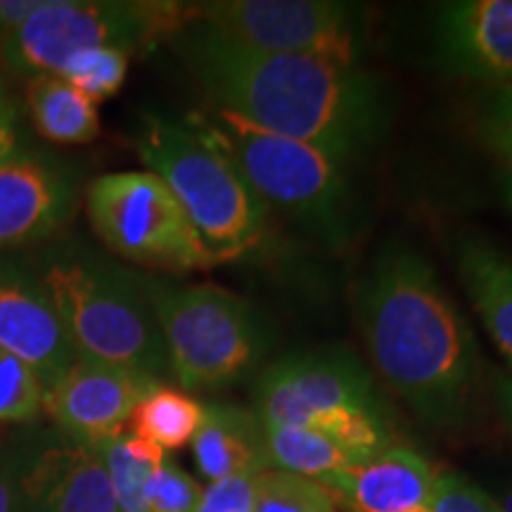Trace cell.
Segmentation results:
<instances>
[{"label": "cell", "instance_id": "6da1fadb", "mask_svg": "<svg viewBox=\"0 0 512 512\" xmlns=\"http://www.w3.org/2000/svg\"><path fill=\"white\" fill-rule=\"evenodd\" d=\"M183 34L185 62L209 105L309 143L342 164L380 136L387 110L382 83L358 64L264 53L197 24Z\"/></svg>", "mask_w": 512, "mask_h": 512}, {"label": "cell", "instance_id": "7a4b0ae2", "mask_svg": "<svg viewBox=\"0 0 512 512\" xmlns=\"http://www.w3.org/2000/svg\"><path fill=\"white\" fill-rule=\"evenodd\" d=\"M358 316L375 370L422 420L437 427L463 420L479 373L475 335L420 254L382 252Z\"/></svg>", "mask_w": 512, "mask_h": 512}, {"label": "cell", "instance_id": "3957f363", "mask_svg": "<svg viewBox=\"0 0 512 512\" xmlns=\"http://www.w3.org/2000/svg\"><path fill=\"white\" fill-rule=\"evenodd\" d=\"M136 152L174 192L211 264L240 259L261 240L266 204L240 169L190 117L183 121L147 114Z\"/></svg>", "mask_w": 512, "mask_h": 512}, {"label": "cell", "instance_id": "277c9868", "mask_svg": "<svg viewBox=\"0 0 512 512\" xmlns=\"http://www.w3.org/2000/svg\"><path fill=\"white\" fill-rule=\"evenodd\" d=\"M76 354L162 382L169 354L140 278L83 256H62L43 271Z\"/></svg>", "mask_w": 512, "mask_h": 512}, {"label": "cell", "instance_id": "5b68a950", "mask_svg": "<svg viewBox=\"0 0 512 512\" xmlns=\"http://www.w3.org/2000/svg\"><path fill=\"white\" fill-rule=\"evenodd\" d=\"M162 330L171 375L190 392L245 377L271 347L266 320L219 285H171L140 278Z\"/></svg>", "mask_w": 512, "mask_h": 512}, {"label": "cell", "instance_id": "8992f818", "mask_svg": "<svg viewBox=\"0 0 512 512\" xmlns=\"http://www.w3.org/2000/svg\"><path fill=\"white\" fill-rule=\"evenodd\" d=\"M207 138L240 169L264 204L342 238L349 230V185L342 162L302 140L264 131L238 114L209 105L190 114Z\"/></svg>", "mask_w": 512, "mask_h": 512}, {"label": "cell", "instance_id": "52a82bcc", "mask_svg": "<svg viewBox=\"0 0 512 512\" xmlns=\"http://www.w3.org/2000/svg\"><path fill=\"white\" fill-rule=\"evenodd\" d=\"M254 413L264 427L328 434L368 460L389 448L373 380L344 351H313L275 361L256 384Z\"/></svg>", "mask_w": 512, "mask_h": 512}, {"label": "cell", "instance_id": "ba28073f", "mask_svg": "<svg viewBox=\"0 0 512 512\" xmlns=\"http://www.w3.org/2000/svg\"><path fill=\"white\" fill-rule=\"evenodd\" d=\"M190 3L169 0H43V5L0 46L10 74L34 79L60 74L69 57L88 48H121L128 55L183 34Z\"/></svg>", "mask_w": 512, "mask_h": 512}, {"label": "cell", "instance_id": "9c48e42d", "mask_svg": "<svg viewBox=\"0 0 512 512\" xmlns=\"http://www.w3.org/2000/svg\"><path fill=\"white\" fill-rule=\"evenodd\" d=\"M86 214L98 238L133 264L174 273L214 266L174 192L150 171L95 178Z\"/></svg>", "mask_w": 512, "mask_h": 512}, {"label": "cell", "instance_id": "30bf717a", "mask_svg": "<svg viewBox=\"0 0 512 512\" xmlns=\"http://www.w3.org/2000/svg\"><path fill=\"white\" fill-rule=\"evenodd\" d=\"M211 34L264 50L356 64L363 50L358 10L330 0H216L192 5V22Z\"/></svg>", "mask_w": 512, "mask_h": 512}, {"label": "cell", "instance_id": "8fae6325", "mask_svg": "<svg viewBox=\"0 0 512 512\" xmlns=\"http://www.w3.org/2000/svg\"><path fill=\"white\" fill-rule=\"evenodd\" d=\"M0 349L38 377L43 392L79 361L41 275L0 254Z\"/></svg>", "mask_w": 512, "mask_h": 512}, {"label": "cell", "instance_id": "7c38bea8", "mask_svg": "<svg viewBox=\"0 0 512 512\" xmlns=\"http://www.w3.org/2000/svg\"><path fill=\"white\" fill-rule=\"evenodd\" d=\"M159 384L131 370L79 358L43 392V411L72 441L98 446L124 434L138 403Z\"/></svg>", "mask_w": 512, "mask_h": 512}, {"label": "cell", "instance_id": "4fadbf2b", "mask_svg": "<svg viewBox=\"0 0 512 512\" xmlns=\"http://www.w3.org/2000/svg\"><path fill=\"white\" fill-rule=\"evenodd\" d=\"M76 178L46 152L22 150L0 162V252L53 238L76 209Z\"/></svg>", "mask_w": 512, "mask_h": 512}, {"label": "cell", "instance_id": "5bb4252c", "mask_svg": "<svg viewBox=\"0 0 512 512\" xmlns=\"http://www.w3.org/2000/svg\"><path fill=\"white\" fill-rule=\"evenodd\" d=\"M437 36L441 57L456 74L512 86V0L446 3Z\"/></svg>", "mask_w": 512, "mask_h": 512}, {"label": "cell", "instance_id": "9a60e30c", "mask_svg": "<svg viewBox=\"0 0 512 512\" xmlns=\"http://www.w3.org/2000/svg\"><path fill=\"white\" fill-rule=\"evenodd\" d=\"M34 512H119L98 446L69 441L24 463Z\"/></svg>", "mask_w": 512, "mask_h": 512}, {"label": "cell", "instance_id": "2e32d148", "mask_svg": "<svg viewBox=\"0 0 512 512\" xmlns=\"http://www.w3.org/2000/svg\"><path fill=\"white\" fill-rule=\"evenodd\" d=\"M318 484L351 512H413L430 508L437 475L420 453L396 446Z\"/></svg>", "mask_w": 512, "mask_h": 512}, {"label": "cell", "instance_id": "e0dca14e", "mask_svg": "<svg viewBox=\"0 0 512 512\" xmlns=\"http://www.w3.org/2000/svg\"><path fill=\"white\" fill-rule=\"evenodd\" d=\"M192 456L211 484L271 470L264 425L254 411L230 403L204 406L202 425L192 439Z\"/></svg>", "mask_w": 512, "mask_h": 512}, {"label": "cell", "instance_id": "ac0fdd59", "mask_svg": "<svg viewBox=\"0 0 512 512\" xmlns=\"http://www.w3.org/2000/svg\"><path fill=\"white\" fill-rule=\"evenodd\" d=\"M458 273L496 347L512 363V256L482 238L458 249Z\"/></svg>", "mask_w": 512, "mask_h": 512}, {"label": "cell", "instance_id": "d6986e66", "mask_svg": "<svg viewBox=\"0 0 512 512\" xmlns=\"http://www.w3.org/2000/svg\"><path fill=\"white\" fill-rule=\"evenodd\" d=\"M24 100L31 126L48 143L86 145L98 138V110L62 76L43 74L29 79Z\"/></svg>", "mask_w": 512, "mask_h": 512}, {"label": "cell", "instance_id": "ffe728a7", "mask_svg": "<svg viewBox=\"0 0 512 512\" xmlns=\"http://www.w3.org/2000/svg\"><path fill=\"white\" fill-rule=\"evenodd\" d=\"M264 434L271 470L292 472L313 482H323L325 477L368 463V458L328 434L304 427H264Z\"/></svg>", "mask_w": 512, "mask_h": 512}, {"label": "cell", "instance_id": "44dd1931", "mask_svg": "<svg viewBox=\"0 0 512 512\" xmlns=\"http://www.w3.org/2000/svg\"><path fill=\"white\" fill-rule=\"evenodd\" d=\"M204 418V406L181 389L159 384L131 415L133 434L143 437L162 451H176L192 444Z\"/></svg>", "mask_w": 512, "mask_h": 512}, {"label": "cell", "instance_id": "7402d4cb", "mask_svg": "<svg viewBox=\"0 0 512 512\" xmlns=\"http://www.w3.org/2000/svg\"><path fill=\"white\" fill-rule=\"evenodd\" d=\"M110 475L119 512H147L145 491L152 475L164 463V451L136 434H119L98 444Z\"/></svg>", "mask_w": 512, "mask_h": 512}, {"label": "cell", "instance_id": "603a6c76", "mask_svg": "<svg viewBox=\"0 0 512 512\" xmlns=\"http://www.w3.org/2000/svg\"><path fill=\"white\" fill-rule=\"evenodd\" d=\"M252 512H337L335 498L323 484L283 470L254 477Z\"/></svg>", "mask_w": 512, "mask_h": 512}, {"label": "cell", "instance_id": "cb8c5ba5", "mask_svg": "<svg viewBox=\"0 0 512 512\" xmlns=\"http://www.w3.org/2000/svg\"><path fill=\"white\" fill-rule=\"evenodd\" d=\"M128 60L131 55L121 48H88L69 57L57 76L72 83L76 91L95 105L121 91L128 74Z\"/></svg>", "mask_w": 512, "mask_h": 512}, {"label": "cell", "instance_id": "d4e9b609", "mask_svg": "<svg viewBox=\"0 0 512 512\" xmlns=\"http://www.w3.org/2000/svg\"><path fill=\"white\" fill-rule=\"evenodd\" d=\"M43 411V387L19 358L0 349V422H31Z\"/></svg>", "mask_w": 512, "mask_h": 512}, {"label": "cell", "instance_id": "484cf974", "mask_svg": "<svg viewBox=\"0 0 512 512\" xmlns=\"http://www.w3.org/2000/svg\"><path fill=\"white\" fill-rule=\"evenodd\" d=\"M204 489L183 467L164 460L145 491L147 512H197Z\"/></svg>", "mask_w": 512, "mask_h": 512}, {"label": "cell", "instance_id": "4316f807", "mask_svg": "<svg viewBox=\"0 0 512 512\" xmlns=\"http://www.w3.org/2000/svg\"><path fill=\"white\" fill-rule=\"evenodd\" d=\"M432 512H501L498 503L472 484L470 479L456 472H446V475L437 477L434 484V494L430 501Z\"/></svg>", "mask_w": 512, "mask_h": 512}, {"label": "cell", "instance_id": "83f0119b", "mask_svg": "<svg viewBox=\"0 0 512 512\" xmlns=\"http://www.w3.org/2000/svg\"><path fill=\"white\" fill-rule=\"evenodd\" d=\"M484 140L512 166V95L508 88H498L482 119Z\"/></svg>", "mask_w": 512, "mask_h": 512}, {"label": "cell", "instance_id": "f1b7e54d", "mask_svg": "<svg viewBox=\"0 0 512 512\" xmlns=\"http://www.w3.org/2000/svg\"><path fill=\"white\" fill-rule=\"evenodd\" d=\"M254 477H233L209 484L197 512H252Z\"/></svg>", "mask_w": 512, "mask_h": 512}, {"label": "cell", "instance_id": "f546056e", "mask_svg": "<svg viewBox=\"0 0 512 512\" xmlns=\"http://www.w3.org/2000/svg\"><path fill=\"white\" fill-rule=\"evenodd\" d=\"M0 512H34L24 482V463L0 456Z\"/></svg>", "mask_w": 512, "mask_h": 512}, {"label": "cell", "instance_id": "4dcf8cb0", "mask_svg": "<svg viewBox=\"0 0 512 512\" xmlns=\"http://www.w3.org/2000/svg\"><path fill=\"white\" fill-rule=\"evenodd\" d=\"M22 126H19L17 102L0 79V162L22 150Z\"/></svg>", "mask_w": 512, "mask_h": 512}, {"label": "cell", "instance_id": "1f68e13d", "mask_svg": "<svg viewBox=\"0 0 512 512\" xmlns=\"http://www.w3.org/2000/svg\"><path fill=\"white\" fill-rule=\"evenodd\" d=\"M496 401L501 408L503 420L508 422L512 432V375H501L496 382Z\"/></svg>", "mask_w": 512, "mask_h": 512}, {"label": "cell", "instance_id": "d6a6232c", "mask_svg": "<svg viewBox=\"0 0 512 512\" xmlns=\"http://www.w3.org/2000/svg\"><path fill=\"white\" fill-rule=\"evenodd\" d=\"M498 508H501V512H512V489L508 491V494H505L503 503L498 505Z\"/></svg>", "mask_w": 512, "mask_h": 512}, {"label": "cell", "instance_id": "836d02e7", "mask_svg": "<svg viewBox=\"0 0 512 512\" xmlns=\"http://www.w3.org/2000/svg\"><path fill=\"white\" fill-rule=\"evenodd\" d=\"M413 512H432L430 508H420V510H413Z\"/></svg>", "mask_w": 512, "mask_h": 512}, {"label": "cell", "instance_id": "e575fe53", "mask_svg": "<svg viewBox=\"0 0 512 512\" xmlns=\"http://www.w3.org/2000/svg\"><path fill=\"white\" fill-rule=\"evenodd\" d=\"M505 88H508V91H510V95H512V86H505Z\"/></svg>", "mask_w": 512, "mask_h": 512}]
</instances>
